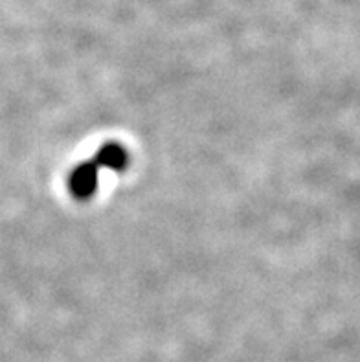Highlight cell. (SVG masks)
<instances>
[{"label": "cell", "mask_w": 360, "mask_h": 362, "mask_svg": "<svg viewBox=\"0 0 360 362\" xmlns=\"http://www.w3.org/2000/svg\"><path fill=\"white\" fill-rule=\"evenodd\" d=\"M70 192L76 199L85 201L92 197L98 188V164L96 160H88L79 164L70 175Z\"/></svg>", "instance_id": "1"}, {"label": "cell", "mask_w": 360, "mask_h": 362, "mask_svg": "<svg viewBox=\"0 0 360 362\" xmlns=\"http://www.w3.org/2000/svg\"><path fill=\"white\" fill-rule=\"evenodd\" d=\"M127 153L118 144H109V146L101 147V151L96 156V164L105 165L109 170L122 171L127 168Z\"/></svg>", "instance_id": "2"}]
</instances>
